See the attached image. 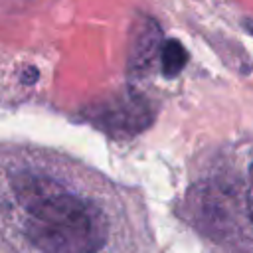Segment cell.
I'll return each mask as SVG.
<instances>
[{
	"mask_svg": "<svg viewBox=\"0 0 253 253\" xmlns=\"http://www.w3.org/2000/svg\"><path fill=\"white\" fill-rule=\"evenodd\" d=\"M247 210L253 221V164L249 166V182H247Z\"/></svg>",
	"mask_w": 253,
	"mask_h": 253,
	"instance_id": "obj_5",
	"label": "cell"
},
{
	"mask_svg": "<svg viewBox=\"0 0 253 253\" xmlns=\"http://www.w3.org/2000/svg\"><path fill=\"white\" fill-rule=\"evenodd\" d=\"M152 107L142 95L125 93L121 97H113L111 101L97 105L89 119L105 132L132 136L144 130L152 123Z\"/></svg>",
	"mask_w": 253,
	"mask_h": 253,
	"instance_id": "obj_2",
	"label": "cell"
},
{
	"mask_svg": "<svg viewBox=\"0 0 253 253\" xmlns=\"http://www.w3.org/2000/svg\"><path fill=\"white\" fill-rule=\"evenodd\" d=\"M160 40L162 34L154 20L142 16L138 22H134L128 45V71L132 75H142L152 67L158 51L162 49Z\"/></svg>",
	"mask_w": 253,
	"mask_h": 253,
	"instance_id": "obj_3",
	"label": "cell"
},
{
	"mask_svg": "<svg viewBox=\"0 0 253 253\" xmlns=\"http://www.w3.org/2000/svg\"><path fill=\"white\" fill-rule=\"evenodd\" d=\"M14 194L26 213V237L43 253H99L109 239V219L91 200L51 176L22 172Z\"/></svg>",
	"mask_w": 253,
	"mask_h": 253,
	"instance_id": "obj_1",
	"label": "cell"
},
{
	"mask_svg": "<svg viewBox=\"0 0 253 253\" xmlns=\"http://www.w3.org/2000/svg\"><path fill=\"white\" fill-rule=\"evenodd\" d=\"M245 26H247V30L253 34V22H249V20H247V22H245Z\"/></svg>",
	"mask_w": 253,
	"mask_h": 253,
	"instance_id": "obj_6",
	"label": "cell"
},
{
	"mask_svg": "<svg viewBox=\"0 0 253 253\" xmlns=\"http://www.w3.org/2000/svg\"><path fill=\"white\" fill-rule=\"evenodd\" d=\"M188 63V51L178 40H166L160 49V67L166 77H176Z\"/></svg>",
	"mask_w": 253,
	"mask_h": 253,
	"instance_id": "obj_4",
	"label": "cell"
}]
</instances>
